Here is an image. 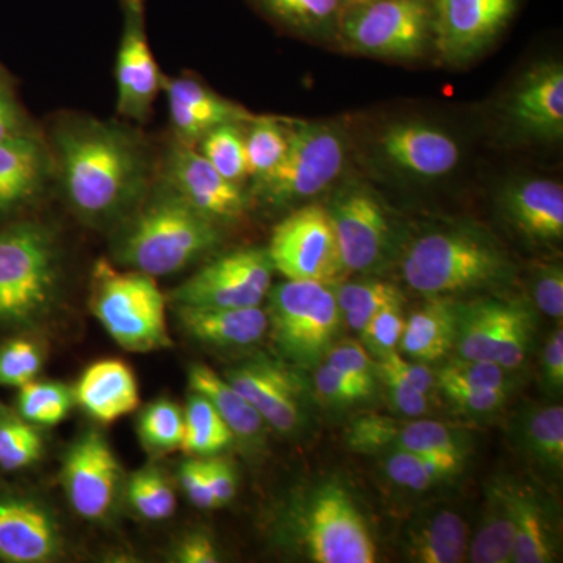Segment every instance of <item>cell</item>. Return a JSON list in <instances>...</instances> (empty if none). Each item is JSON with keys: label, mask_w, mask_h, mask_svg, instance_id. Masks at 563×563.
I'll return each mask as SVG.
<instances>
[{"label": "cell", "mask_w": 563, "mask_h": 563, "mask_svg": "<svg viewBox=\"0 0 563 563\" xmlns=\"http://www.w3.org/2000/svg\"><path fill=\"white\" fill-rule=\"evenodd\" d=\"M52 146L63 195L81 221L99 228L117 224L143 201L150 161L131 129L76 114L57 122Z\"/></svg>", "instance_id": "6da1fadb"}, {"label": "cell", "mask_w": 563, "mask_h": 563, "mask_svg": "<svg viewBox=\"0 0 563 563\" xmlns=\"http://www.w3.org/2000/svg\"><path fill=\"white\" fill-rule=\"evenodd\" d=\"M401 273L412 290L428 298H451L510 284L515 263L492 233L455 224L417 236L404 251Z\"/></svg>", "instance_id": "7a4b0ae2"}, {"label": "cell", "mask_w": 563, "mask_h": 563, "mask_svg": "<svg viewBox=\"0 0 563 563\" xmlns=\"http://www.w3.org/2000/svg\"><path fill=\"white\" fill-rule=\"evenodd\" d=\"M114 258L152 277L172 276L218 246V222L166 185L120 222Z\"/></svg>", "instance_id": "3957f363"}, {"label": "cell", "mask_w": 563, "mask_h": 563, "mask_svg": "<svg viewBox=\"0 0 563 563\" xmlns=\"http://www.w3.org/2000/svg\"><path fill=\"white\" fill-rule=\"evenodd\" d=\"M58 288L49 229L18 221L0 229V328L32 329L49 314Z\"/></svg>", "instance_id": "277c9868"}, {"label": "cell", "mask_w": 563, "mask_h": 563, "mask_svg": "<svg viewBox=\"0 0 563 563\" xmlns=\"http://www.w3.org/2000/svg\"><path fill=\"white\" fill-rule=\"evenodd\" d=\"M90 309L122 350L154 352L173 346L166 298L155 277L117 268L102 258L92 268Z\"/></svg>", "instance_id": "5b68a950"}, {"label": "cell", "mask_w": 563, "mask_h": 563, "mask_svg": "<svg viewBox=\"0 0 563 563\" xmlns=\"http://www.w3.org/2000/svg\"><path fill=\"white\" fill-rule=\"evenodd\" d=\"M296 544L314 563H374L377 548L351 493L339 481H322L292 504Z\"/></svg>", "instance_id": "8992f818"}, {"label": "cell", "mask_w": 563, "mask_h": 563, "mask_svg": "<svg viewBox=\"0 0 563 563\" xmlns=\"http://www.w3.org/2000/svg\"><path fill=\"white\" fill-rule=\"evenodd\" d=\"M333 285L287 279L269 290L268 332L284 361L306 369L324 361L342 325Z\"/></svg>", "instance_id": "52a82bcc"}, {"label": "cell", "mask_w": 563, "mask_h": 563, "mask_svg": "<svg viewBox=\"0 0 563 563\" xmlns=\"http://www.w3.org/2000/svg\"><path fill=\"white\" fill-rule=\"evenodd\" d=\"M288 150L277 168L255 181L254 195L263 206L284 209L328 190L342 176L347 140L328 122L287 121Z\"/></svg>", "instance_id": "ba28073f"}, {"label": "cell", "mask_w": 563, "mask_h": 563, "mask_svg": "<svg viewBox=\"0 0 563 563\" xmlns=\"http://www.w3.org/2000/svg\"><path fill=\"white\" fill-rule=\"evenodd\" d=\"M335 41L369 57L420 58L433 41V0H351Z\"/></svg>", "instance_id": "9c48e42d"}, {"label": "cell", "mask_w": 563, "mask_h": 563, "mask_svg": "<svg viewBox=\"0 0 563 563\" xmlns=\"http://www.w3.org/2000/svg\"><path fill=\"white\" fill-rule=\"evenodd\" d=\"M324 207L335 229L344 273L383 268L395 244V228L377 192L365 181L350 179L335 188Z\"/></svg>", "instance_id": "30bf717a"}, {"label": "cell", "mask_w": 563, "mask_h": 563, "mask_svg": "<svg viewBox=\"0 0 563 563\" xmlns=\"http://www.w3.org/2000/svg\"><path fill=\"white\" fill-rule=\"evenodd\" d=\"M266 251L274 272L288 280L336 284L346 274L331 217L320 203L299 207L284 218Z\"/></svg>", "instance_id": "8fae6325"}, {"label": "cell", "mask_w": 563, "mask_h": 563, "mask_svg": "<svg viewBox=\"0 0 563 563\" xmlns=\"http://www.w3.org/2000/svg\"><path fill=\"white\" fill-rule=\"evenodd\" d=\"M273 263L268 251L246 247L207 263L172 291L174 306L258 307L273 287Z\"/></svg>", "instance_id": "7c38bea8"}, {"label": "cell", "mask_w": 563, "mask_h": 563, "mask_svg": "<svg viewBox=\"0 0 563 563\" xmlns=\"http://www.w3.org/2000/svg\"><path fill=\"white\" fill-rule=\"evenodd\" d=\"M62 485L74 512L87 521H106L120 499L124 479L109 440L88 429L66 451Z\"/></svg>", "instance_id": "4fadbf2b"}, {"label": "cell", "mask_w": 563, "mask_h": 563, "mask_svg": "<svg viewBox=\"0 0 563 563\" xmlns=\"http://www.w3.org/2000/svg\"><path fill=\"white\" fill-rule=\"evenodd\" d=\"M518 0H433V47L461 66L479 57L512 20Z\"/></svg>", "instance_id": "5bb4252c"}, {"label": "cell", "mask_w": 563, "mask_h": 563, "mask_svg": "<svg viewBox=\"0 0 563 563\" xmlns=\"http://www.w3.org/2000/svg\"><path fill=\"white\" fill-rule=\"evenodd\" d=\"M122 33L117 58L118 113L144 122L165 77L150 46L144 0H121Z\"/></svg>", "instance_id": "9a60e30c"}, {"label": "cell", "mask_w": 563, "mask_h": 563, "mask_svg": "<svg viewBox=\"0 0 563 563\" xmlns=\"http://www.w3.org/2000/svg\"><path fill=\"white\" fill-rule=\"evenodd\" d=\"M242 393L274 431L290 435L306 422L302 380L284 363L261 357L240 363L222 373Z\"/></svg>", "instance_id": "2e32d148"}, {"label": "cell", "mask_w": 563, "mask_h": 563, "mask_svg": "<svg viewBox=\"0 0 563 563\" xmlns=\"http://www.w3.org/2000/svg\"><path fill=\"white\" fill-rule=\"evenodd\" d=\"M166 185L218 224L240 220L247 209V198L240 184L225 179L201 152L181 141L169 152Z\"/></svg>", "instance_id": "e0dca14e"}, {"label": "cell", "mask_w": 563, "mask_h": 563, "mask_svg": "<svg viewBox=\"0 0 563 563\" xmlns=\"http://www.w3.org/2000/svg\"><path fill=\"white\" fill-rule=\"evenodd\" d=\"M62 553L60 526L44 504L27 496H0V561L46 563Z\"/></svg>", "instance_id": "ac0fdd59"}, {"label": "cell", "mask_w": 563, "mask_h": 563, "mask_svg": "<svg viewBox=\"0 0 563 563\" xmlns=\"http://www.w3.org/2000/svg\"><path fill=\"white\" fill-rule=\"evenodd\" d=\"M379 147L395 168L424 179L446 176L461 161V147L453 136L421 121L388 125L380 135Z\"/></svg>", "instance_id": "d6986e66"}, {"label": "cell", "mask_w": 563, "mask_h": 563, "mask_svg": "<svg viewBox=\"0 0 563 563\" xmlns=\"http://www.w3.org/2000/svg\"><path fill=\"white\" fill-rule=\"evenodd\" d=\"M518 131L533 139L561 140L563 135V68L561 63L533 66L518 81L507 106Z\"/></svg>", "instance_id": "ffe728a7"}, {"label": "cell", "mask_w": 563, "mask_h": 563, "mask_svg": "<svg viewBox=\"0 0 563 563\" xmlns=\"http://www.w3.org/2000/svg\"><path fill=\"white\" fill-rule=\"evenodd\" d=\"M532 312V307L520 299L483 298L457 303V357L498 361L509 333Z\"/></svg>", "instance_id": "44dd1931"}, {"label": "cell", "mask_w": 563, "mask_h": 563, "mask_svg": "<svg viewBox=\"0 0 563 563\" xmlns=\"http://www.w3.org/2000/svg\"><path fill=\"white\" fill-rule=\"evenodd\" d=\"M504 217L533 244L563 239V188L550 179H526L507 185L501 195Z\"/></svg>", "instance_id": "7402d4cb"}, {"label": "cell", "mask_w": 563, "mask_h": 563, "mask_svg": "<svg viewBox=\"0 0 563 563\" xmlns=\"http://www.w3.org/2000/svg\"><path fill=\"white\" fill-rule=\"evenodd\" d=\"M163 90L168 95L173 128L181 143H199L217 125L225 122L243 124L254 118L243 107L221 98L191 77L165 80Z\"/></svg>", "instance_id": "603a6c76"}, {"label": "cell", "mask_w": 563, "mask_h": 563, "mask_svg": "<svg viewBox=\"0 0 563 563\" xmlns=\"http://www.w3.org/2000/svg\"><path fill=\"white\" fill-rule=\"evenodd\" d=\"M52 154L33 132L0 143V218L27 206L51 176Z\"/></svg>", "instance_id": "cb8c5ba5"}, {"label": "cell", "mask_w": 563, "mask_h": 563, "mask_svg": "<svg viewBox=\"0 0 563 563\" xmlns=\"http://www.w3.org/2000/svg\"><path fill=\"white\" fill-rule=\"evenodd\" d=\"M74 398L92 420L110 424L139 409V380L128 363L103 358L81 373Z\"/></svg>", "instance_id": "d4e9b609"}, {"label": "cell", "mask_w": 563, "mask_h": 563, "mask_svg": "<svg viewBox=\"0 0 563 563\" xmlns=\"http://www.w3.org/2000/svg\"><path fill=\"white\" fill-rule=\"evenodd\" d=\"M176 310L185 333L207 346L250 347L268 333V314L262 306L242 309L176 306Z\"/></svg>", "instance_id": "484cf974"}, {"label": "cell", "mask_w": 563, "mask_h": 563, "mask_svg": "<svg viewBox=\"0 0 563 563\" xmlns=\"http://www.w3.org/2000/svg\"><path fill=\"white\" fill-rule=\"evenodd\" d=\"M402 547L410 562L461 563L468 554V528L453 510L432 509L407 526Z\"/></svg>", "instance_id": "4316f807"}, {"label": "cell", "mask_w": 563, "mask_h": 563, "mask_svg": "<svg viewBox=\"0 0 563 563\" xmlns=\"http://www.w3.org/2000/svg\"><path fill=\"white\" fill-rule=\"evenodd\" d=\"M515 446L543 472L561 476L563 470V409L561 404H529L512 420Z\"/></svg>", "instance_id": "83f0119b"}, {"label": "cell", "mask_w": 563, "mask_h": 563, "mask_svg": "<svg viewBox=\"0 0 563 563\" xmlns=\"http://www.w3.org/2000/svg\"><path fill=\"white\" fill-rule=\"evenodd\" d=\"M515 539L514 481H493L485 492L483 521L468 544L474 563H509Z\"/></svg>", "instance_id": "f1b7e54d"}, {"label": "cell", "mask_w": 563, "mask_h": 563, "mask_svg": "<svg viewBox=\"0 0 563 563\" xmlns=\"http://www.w3.org/2000/svg\"><path fill=\"white\" fill-rule=\"evenodd\" d=\"M457 303L450 298H431L406 320L399 347L412 361L432 363L454 350Z\"/></svg>", "instance_id": "f546056e"}, {"label": "cell", "mask_w": 563, "mask_h": 563, "mask_svg": "<svg viewBox=\"0 0 563 563\" xmlns=\"http://www.w3.org/2000/svg\"><path fill=\"white\" fill-rule=\"evenodd\" d=\"M188 387L206 396L217 412L229 426L233 439L257 446L262 442L266 422L250 401L232 387L224 376L202 363H192L188 368Z\"/></svg>", "instance_id": "4dcf8cb0"}, {"label": "cell", "mask_w": 563, "mask_h": 563, "mask_svg": "<svg viewBox=\"0 0 563 563\" xmlns=\"http://www.w3.org/2000/svg\"><path fill=\"white\" fill-rule=\"evenodd\" d=\"M514 563H550L558 559V539L544 501L532 487L514 483Z\"/></svg>", "instance_id": "1f68e13d"}, {"label": "cell", "mask_w": 563, "mask_h": 563, "mask_svg": "<svg viewBox=\"0 0 563 563\" xmlns=\"http://www.w3.org/2000/svg\"><path fill=\"white\" fill-rule=\"evenodd\" d=\"M351 0H251L266 20L285 31L317 41H335Z\"/></svg>", "instance_id": "d6a6232c"}, {"label": "cell", "mask_w": 563, "mask_h": 563, "mask_svg": "<svg viewBox=\"0 0 563 563\" xmlns=\"http://www.w3.org/2000/svg\"><path fill=\"white\" fill-rule=\"evenodd\" d=\"M395 446L412 451L443 466L451 476L462 472L470 455V442L465 433L432 420L402 422Z\"/></svg>", "instance_id": "836d02e7"}, {"label": "cell", "mask_w": 563, "mask_h": 563, "mask_svg": "<svg viewBox=\"0 0 563 563\" xmlns=\"http://www.w3.org/2000/svg\"><path fill=\"white\" fill-rule=\"evenodd\" d=\"M233 433L213 404L191 391L184 409V437L180 450L190 457H210L231 446Z\"/></svg>", "instance_id": "e575fe53"}, {"label": "cell", "mask_w": 563, "mask_h": 563, "mask_svg": "<svg viewBox=\"0 0 563 563\" xmlns=\"http://www.w3.org/2000/svg\"><path fill=\"white\" fill-rule=\"evenodd\" d=\"M43 453L44 440L38 426L0 399V470L14 473L31 468Z\"/></svg>", "instance_id": "d590c367"}, {"label": "cell", "mask_w": 563, "mask_h": 563, "mask_svg": "<svg viewBox=\"0 0 563 563\" xmlns=\"http://www.w3.org/2000/svg\"><path fill=\"white\" fill-rule=\"evenodd\" d=\"M335 298L342 318L351 331L361 333L374 314L393 302H404L396 285L384 280L347 282L335 284Z\"/></svg>", "instance_id": "8d00e7d4"}, {"label": "cell", "mask_w": 563, "mask_h": 563, "mask_svg": "<svg viewBox=\"0 0 563 563\" xmlns=\"http://www.w3.org/2000/svg\"><path fill=\"white\" fill-rule=\"evenodd\" d=\"M74 404V388L58 380L33 379L18 388L14 409L22 418L41 429L52 428L65 421Z\"/></svg>", "instance_id": "74e56055"}, {"label": "cell", "mask_w": 563, "mask_h": 563, "mask_svg": "<svg viewBox=\"0 0 563 563\" xmlns=\"http://www.w3.org/2000/svg\"><path fill=\"white\" fill-rule=\"evenodd\" d=\"M141 446L152 457L180 450L184 437V409L168 398L152 401L141 410L136 421Z\"/></svg>", "instance_id": "f35d334b"}, {"label": "cell", "mask_w": 563, "mask_h": 563, "mask_svg": "<svg viewBox=\"0 0 563 563\" xmlns=\"http://www.w3.org/2000/svg\"><path fill=\"white\" fill-rule=\"evenodd\" d=\"M125 495L132 509L144 520L165 521L176 512V490L157 465H147L131 474L125 483Z\"/></svg>", "instance_id": "ab89813d"}, {"label": "cell", "mask_w": 563, "mask_h": 563, "mask_svg": "<svg viewBox=\"0 0 563 563\" xmlns=\"http://www.w3.org/2000/svg\"><path fill=\"white\" fill-rule=\"evenodd\" d=\"M250 124L244 133L247 177L258 181L272 174L287 154L288 125L274 117H254Z\"/></svg>", "instance_id": "60d3db41"}, {"label": "cell", "mask_w": 563, "mask_h": 563, "mask_svg": "<svg viewBox=\"0 0 563 563\" xmlns=\"http://www.w3.org/2000/svg\"><path fill=\"white\" fill-rule=\"evenodd\" d=\"M199 143V152L225 179L240 184L247 177L246 141L240 122L217 125Z\"/></svg>", "instance_id": "b9f144b4"}, {"label": "cell", "mask_w": 563, "mask_h": 563, "mask_svg": "<svg viewBox=\"0 0 563 563\" xmlns=\"http://www.w3.org/2000/svg\"><path fill=\"white\" fill-rule=\"evenodd\" d=\"M46 362L43 346L31 336H11L0 343V387L20 388L36 379Z\"/></svg>", "instance_id": "7bdbcfd3"}, {"label": "cell", "mask_w": 563, "mask_h": 563, "mask_svg": "<svg viewBox=\"0 0 563 563\" xmlns=\"http://www.w3.org/2000/svg\"><path fill=\"white\" fill-rule=\"evenodd\" d=\"M384 470L391 483L413 492L429 490L448 479V474L439 465L398 446L385 451Z\"/></svg>", "instance_id": "ee69618b"}, {"label": "cell", "mask_w": 563, "mask_h": 563, "mask_svg": "<svg viewBox=\"0 0 563 563\" xmlns=\"http://www.w3.org/2000/svg\"><path fill=\"white\" fill-rule=\"evenodd\" d=\"M442 384L483 388V390L512 391V380L501 365L496 362L470 361L462 357L453 358L435 373V387Z\"/></svg>", "instance_id": "f6af8a7d"}, {"label": "cell", "mask_w": 563, "mask_h": 563, "mask_svg": "<svg viewBox=\"0 0 563 563\" xmlns=\"http://www.w3.org/2000/svg\"><path fill=\"white\" fill-rule=\"evenodd\" d=\"M402 422L380 413H365L355 418L346 431V444L355 453L379 454L395 446Z\"/></svg>", "instance_id": "bcb514c9"}, {"label": "cell", "mask_w": 563, "mask_h": 563, "mask_svg": "<svg viewBox=\"0 0 563 563\" xmlns=\"http://www.w3.org/2000/svg\"><path fill=\"white\" fill-rule=\"evenodd\" d=\"M402 306L404 302H393L383 307L358 333L361 343L376 361L399 347L404 328H406Z\"/></svg>", "instance_id": "7dc6e473"}, {"label": "cell", "mask_w": 563, "mask_h": 563, "mask_svg": "<svg viewBox=\"0 0 563 563\" xmlns=\"http://www.w3.org/2000/svg\"><path fill=\"white\" fill-rule=\"evenodd\" d=\"M313 385L322 401L332 406H351L372 398L374 393L325 362L314 366Z\"/></svg>", "instance_id": "c3c4849f"}, {"label": "cell", "mask_w": 563, "mask_h": 563, "mask_svg": "<svg viewBox=\"0 0 563 563\" xmlns=\"http://www.w3.org/2000/svg\"><path fill=\"white\" fill-rule=\"evenodd\" d=\"M324 362L358 380L365 387L376 388V361L372 357L366 347L357 340H343L331 346L325 354Z\"/></svg>", "instance_id": "681fc988"}, {"label": "cell", "mask_w": 563, "mask_h": 563, "mask_svg": "<svg viewBox=\"0 0 563 563\" xmlns=\"http://www.w3.org/2000/svg\"><path fill=\"white\" fill-rule=\"evenodd\" d=\"M532 298L537 309L562 321L563 318V268L561 263H540L532 274Z\"/></svg>", "instance_id": "f907efd6"}, {"label": "cell", "mask_w": 563, "mask_h": 563, "mask_svg": "<svg viewBox=\"0 0 563 563\" xmlns=\"http://www.w3.org/2000/svg\"><path fill=\"white\" fill-rule=\"evenodd\" d=\"M376 377L384 384L388 401L396 412L407 418H420L429 412L428 396L415 390L383 363L376 362Z\"/></svg>", "instance_id": "816d5d0a"}, {"label": "cell", "mask_w": 563, "mask_h": 563, "mask_svg": "<svg viewBox=\"0 0 563 563\" xmlns=\"http://www.w3.org/2000/svg\"><path fill=\"white\" fill-rule=\"evenodd\" d=\"M454 407L473 415L495 413L506 406L510 393L501 390H483V388L462 387V385H437Z\"/></svg>", "instance_id": "f5cc1de1"}, {"label": "cell", "mask_w": 563, "mask_h": 563, "mask_svg": "<svg viewBox=\"0 0 563 563\" xmlns=\"http://www.w3.org/2000/svg\"><path fill=\"white\" fill-rule=\"evenodd\" d=\"M180 485L185 495L195 504L198 509L213 510L220 509L209 476H207L206 463L202 457H190L180 465L179 470Z\"/></svg>", "instance_id": "db71d44e"}, {"label": "cell", "mask_w": 563, "mask_h": 563, "mask_svg": "<svg viewBox=\"0 0 563 563\" xmlns=\"http://www.w3.org/2000/svg\"><path fill=\"white\" fill-rule=\"evenodd\" d=\"M542 377L544 387L561 396L563 388V328L562 321L548 336L542 351Z\"/></svg>", "instance_id": "11a10c76"}, {"label": "cell", "mask_w": 563, "mask_h": 563, "mask_svg": "<svg viewBox=\"0 0 563 563\" xmlns=\"http://www.w3.org/2000/svg\"><path fill=\"white\" fill-rule=\"evenodd\" d=\"M376 362L383 363L384 366L398 374L410 387L422 393V395L428 396L435 387V373L429 368L428 363L407 361L396 351Z\"/></svg>", "instance_id": "9f6ffc18"}, {"label": "cell", "mask_w": 563, "mask_h": 563, "mask_svg": "<svg viewBox=\"0 0 563 563\" xmlns=\"http://www.w3.org/2000/svg\"><path fill=\"white\" fill-rule=\"evenodd\" d=\"M202 459L206 463L211 490H213L214 499H217L218 507L221 509L235 498L236 485H239L235 468L228 459L218 457V454Z\"/></svg>", "instance_id": "6f0895ef"}, {"label": "cell", "mask_w": 563, "mask_h": 563, "mask_svg": "<svg viewBox=\"0 0 563 563\" xmlns=\"http://www.w3.org/2000/svg\"><path fill=\"white\" fill-rule=\"evenodd\" d=\"M27 132H32L27 117L18 102L10 81H3L0 84V143Z\"/></svg>", "instance_id": "680465c9"}, {"label": "cell", "mask_w": 563, "mask_h": 563, "mask_svg": "<svg viewBox=\"0 0 563 563\" xmlns=\"http://www.w3.org/2000/svg\"><path fill=\"white\" fill-rule=\"evenodd\" d=\"M174 558L180 563H218L221 561L217 544L211 537L203 532H192L184 537L177 544Z\"/></svg>", "instance_id": "91938a15"}, {"label": "cell", "mask_w": 563, "mask_h": 563, "mask_svg": "<svg viewBox=\"0 0 563 563\" xmlns=\"http://www.w3.org/2000/svg\"><path fill=\"white\" fill-rule=\"evenodd\" d=\"M3 81H10L9 77L5 76V73H3L2 66H0V84H3Z\"/></svg>", "instance_id": "94428289"}]
</instances>
